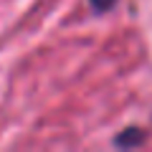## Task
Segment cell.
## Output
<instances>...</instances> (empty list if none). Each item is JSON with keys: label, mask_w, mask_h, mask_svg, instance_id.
I'll use <instances>...</instances> for the list:
<instances>
[{"label": "cell", "mask_w": 152, "mask_h": 152, "mask_svg": "<svg viewBox=\"0 0 152 152\" xmlns=\"http://www.w3.org/2000/svg\"><path fill=\"white\" fill-rule=\"evenodd\" d=\"M145 142V132L142 129H124V134H119L117 137V145L119 147H132V145H142Z\"/></svg>", "instance_id": "6da1fadb"}, {"label": "cell", "mask_w": 152, "mask_h": 152, "mask_svg": "<svg viewBox=\"0 0 152 152\" xmlns=\"http://www.w3.org/2000/svg\"><path fill=\"white\" fill-rule=\"evenodd\" d=\"M89 3H91L94 8H96V10H104V8H109L114 3V0H89Z\"/></svg>", "instance_id": "7a4b0ae2"}]
</instances>
